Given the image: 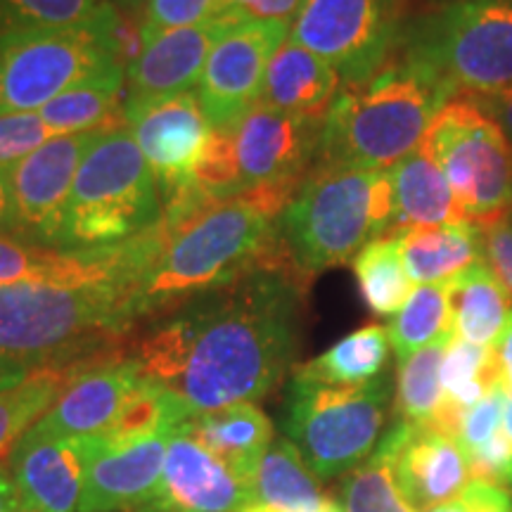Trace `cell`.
<instances>
[{
    "label": "cell",
    "instance_id": "836d02e7",
    "mask_svg": "<svg viewBox=\"0 0 512 512\" xmlns=\"http://www.w3.org/2000/svg\"><path fill=\"white\" fill-rule=\"evenodd\" d=\"M339 503L344 512H415L396 484L392 458L380 448L344 477Z\"/></svg>",
    "mask_w": 512,
    "mask_h": 512
},
{
    "label": "cell",
    "instance_id": "4316f807",
    "mask_svg": "<svg viewBox=\"0 0 512 512\" xmlns=\"http://www.w3.org/2000/svg\"><path fill=\"white\" fill-rule=\"evenodd\" d=\"M453 337L496 347L512 311V297L486 266V261L465 268L448 280Z\"/></svg>",
    "mask_w": 512,
    "mask_h": 512
},
{
    "label": "cell",
    "instance_id": "f6af8a7d",
    "mask_svg": "<svg viewBox=\"0 0 512 512\" xmlns=\"http://www.w3.org/2000/svg\"><path fill=\"white\" fill-rule=\"evenodd\" d=\"M0 233H15V204H12L10 169H0Z\"/></svg>",
    "mask_w": 512,
    "mask_h": 512
},
{
    "label": "cell",
    "instance_id": "44dd1931",
    "mask_svg": "<svg viewBox=\"0 0 512 512\" xmlns=\"http://www.w3.org/2000/svg\"><path fill=\"white\" fill-rule=\"evenodd\" d=\"M171 434L174 430L117 448L102 441L88 470L79 512H128L150 496L162 475Z\"/></svg>",
    "mask_w": 512,
    "mask_h": 512
},
{
    "label": "cell",
    "instance_id": "ffe728a7",
    "mask_svg": "<svg viewBox=\"0 0 512 512\" xmlns=\"http://www.w3.org/2000/svg\"><path fill=\"white\" fill-rule=\"evenodd\" d=\"M230 24V19L214 17L197 27L166 31L147 43L126 72L128 98H157L197 88L211 50Z\"/></svg>",
    "mask_w": 512,
    "mask_h": 512
},
{
    "label": "cell",
    "instance_id": "e0dca14e",
    "mask_svg": "<svg viewBox=\"0 0 512 512\" xmlns=\"http://www.w3.org/2000/svg\"><path fill=\"white\" fill-rule=\"evenodd\" d=\"M377 448L392 458L396 484L415 512L453 501L470 484L463 446L430 425L396 420Z\"/></svg>",
    "mask_w": 512,
    "mask_h": 512
},
{
    "label": "cell",
    "instance_id": "f35d334b",
    "mask_svg": "<svg viewBox=\"0 0 512 512\" xmlns=\"http://www.w3.org/2000/svg\"><path fill=\"white\" fill-rule=\"evenodd\" d=\"M304 0H219V15L230 22L292 24Z\"/></svg>",
    "mask_w": 512,
    "mask_h": 512
},
{
    "label": "cell",
    "instance_id": "8992f818",
    "mask_svg": "<svg viewBox=\"0 0 512 512\" xmlns=\"http://www.w3.org/2000/svg\"><path fill=\"white\" fill-rule=\"evenodd\" d=\"M162 214L155 176L128 126L100 133L76 171L60 249L121 245Z\"/></svg>",
    "mask_w": 512,
    "mask_h": 512
},
{
    "label": "cell",
    "instance_id": "7a4b0ae2",
    "mask_svg": "<svg viewBox=\"0 0 512 512\" xmlns=\"http://www.w3.org/2000/svg\"><path fill=\"white\" fill-rule=\"evenodd\" d=\"M283 256L280 219L259 207L247 190L233 197L185 190L164 204L157 252L140 280V318L162 316Z\"/></svg>",
    "mask_w": 512,
    "mask_h": 512
},
{
    "label": "cell",
    "instance_id": "ab89813d",
    "mask_svg": "<svg viewBox=\"0 0 512 512\" xmlns=\"http://www.w3.org/2000/svg\"><path fill=\"white\" fill-rule=\"evenodd\" d=\"M467 463H470L472 479H486V482L512 491V444L503 430L479 451L470 453Z\"/></svg>",
    "mask_w": 512,
    "mask_h": 512
},
{
    "label": "cell",
    "instance_id": "1f68e13d",
    "mask_svg": "<svg viewBox=\"0 0 512 512\" xmlns=\"http://www.w3.org/2000/svg\"><path fill=\"white\" fill-rule=\"evenodd\" d=\"M387 332L399 363L430 344L453 339L448 283L415 287L403 309L392 318Z\"/></svg>",
    "mask_w": 512,
    "mask_h": 512
},
{
    "label": "cell",
    "instance_id": "ba28073f",
    "mask_svg": "<svg viewBox=\"0 0 512 512\" xmlns=\"http://www.w3.org/2000/svg\"><path fill=\"white\" fill-rule=\"evenodd\" d=\"M114 3L91 22L60 29L0 31V114L41 112L81 81L121 69L112 48Z\"/></svg>",
    "mask_w": 512,
    "mask_h": 512
},
{
    "label": "cell",
    "instance_id": "3957f363",
    "mask_svg": "<svg viewBox=\"0 0 512 512\" xmlns=\"http://www.w3.org/2000/svg\"><path fill=\"white\" fill-rule=\"evenodd\" d=\"M138 285H0V354L36 368L117 361L114 342L140 318Z\"/></svg>",
    "mask_w": 512,
    "mask_h": 512
},
{
    "label": "cell",
    "instance_id": "f1b7e54d",
    "mask_svg": "<svg viewBox=\"0 0 512 512\" xmlns=\"http://www.w3.org/2000/svg\"><path fill=\"white\" fill-rule=\"evenodd\" d=\"M328 498L297 446L287 437L275 439L254 475L252 501L278 508H316Z\"/></svg>",
    "mask_w": 512,
    "mask_h": 512
},
{
    "label": "cell",
    "instance_id": "52a82bcc",
    "mask_svg": "<svg viewBox=\"0 0 512 512\" xmlns=\"http://www.w3.org/2000/svg\"><path fill=\"white\" fill-rule=\"evenodd\" d=\"M456 95L512 86V0H448L403 27L399 48Z\"/></svg>",
    "mask_w": 512,
    "mask_h": 512
},
{
    "label": "cell",
    "instance_id": "f546056e",
    "mask_svg": "<svg viewBox=\"0 0 512 512\" xmlns=\"http://www.w3.org/2000/svg\"><path fill=\"white\" fill-rule=\"evenodd\" d=\"M351 266L363 302L375 316L394 318L415 290V283L403 266L399 240L392 233L363 247Z\"/></svg>",
    "mask_w": 512,
    "mask_h": 512
},
{
    "label": "cell",
    "instance_id": "7bdbcfd3",
    "mask_svg": "<svg viewBox=\"0 0 512 512\" xmlns=\"http://www.w3.org/2000/svg\"><path fill=\"white\" fill-rule=\"evenodd\" d=\"M482 510H484L482 486H479V479H472V482L465 486V491L458 498L434 505V508L425 510V512H482Z\"/></svg>",
    "mask_w": 512,
    "mask_h": 512
},
{
    "label": "cell",
    "instance_id": "ee69618b",
    "mask_svg": "<svg viewBox=\"0 0 512 512\" xmlns=\"http://www.w3.org/2000/svg\"><path fill=\"white\" fill-rule=\"evenodd\" d=\"M36 370L38 368L31 366L27 361H19V358L0 354V394L19 387L22 382H27Z\"/></svg>",
    "mask_w": 512,
    "mask_h": 512
},
{
    "label": "cell",
    "instance_id": "2e32d148",
    "mask_svg": "<svg viewBox=\"0 0 512 512\" xmlns=\"http://www.w3.org/2000/svg\"><path fill=\"white\" fill-rule=\"evenodd\" d=\"M254 484L200 444L183 425L166 446L164 467L150 496L128 512H240Z\"/></svg>",
    "mask_w": 512,
    "mask_h": 512
},
{
    "label": "cell",
    "instance_id": "5b68a950",
    "mask_svg": "<svg viewBox=\"0 0 512 512\" xmlns=\"http://www.w3.org/2000/svg\"><path fill=\"white\" fill-rule=\"evenodd\" d=\"M392 230L389 171L316 164L280 216V240L304 278L349 264Z\"/></svg>",
    "mask_w": 512,
    "mask_h": 512
},
{
    "label": "cell",
    "instance_id": "d6a6232c",
    "mask_svg": "<svg viewBox=\"0 0 512 512\" xmlns=\"http://www.w3.org/2000/svg\"><path fill=\"white\" fill-rule=\"evenodd\" d=\"M448 344L451 339L430 344L399 363L394 399L399 420L411 422V425H430L434 420L441 401H444L441 366H444Z\"/></svg>",
    "mask_w": 512,
    "mask_h": 512
},
{
    "label": "cell",
    "instance_id": "484cf974",
    "mask_svg": "<svg viewBox=\"0 0 512 512\" xmlns=\"http://www.w3.org/2000/svg\"><path fill=\"white\" fill-rule=\"evenodd\" d=\"M126 72H110L81 81L48 102L41 117L57 136L74 133H107L126 124Z\"/></svg>",
    "mask_w": 512,
    "mask_h": 512
},
{
    "label": "cell",
    "instance_id": "6da1fadb",
    "mask_svg": "<svg viewBox=\"0 0 512 512\" xmlns=\"http://www.w3.org/2000/svg\"><path fill=\"white\" fill-rule=\"evenodd\" d=\"M306 280L283 256L162 313L131 356L140 377L190 415L271 394L297 356Z\"/></svg>",
    "mask_w": 512,
    "mask_h": 512
},
{
    "label": "cell",
    "instance_id": "277c9868",
    "mask_svg": "<svg viewBox=\"0 0 512 512\" xmlns=\"http://www.w3.org/2000/svg\"><path fill=\"white\" fill-rule=\"evenodd\" d=\"M453 98L441 76L396 50L368 81L342 86L323 119L318 164L389 171L418 150Z\"/></svg>",
    "mask_w": 512,
    "mask_h": 512
},
{
    "label": "cell",
    "instance_id": "4dcf8cb0",
    "mask_svg": "<svg viewBox=\"0 0 512 512\" xmlns=\"http://www.w3.org/2000/svg\"><path fill=\"white\" fill-rule=\"evenodd\" d=\"M88 368L93 366L38 368L27 382L0 394V456L10 453L17 441L50 411L64 389Z\"/></svg>",
    "mask_w": 512,
    "mask_h": 512
},
{
    "label": "cell",
    "instance_id": "7c38bea8",
    "mask_svg": "<svg viewBox=\"0 0 512 512\" xmlns=\"http://www.w3.org/2000/svg\"><path fill=\"white\" fill-rule=\"evenodd\" d=\"M126 124L155 176L162 207L195 188V166L214 128L195 91L128 98Z\"/></svg>",
    "mask_w": 512,
    "mask_h": 512
},
{
    "label": "cell",
    "instance_id": "c3c4849f",
    "mask_svg": "<svg viewBox=\"0 0 512 512\" xmlns=\"http://www.w3.org/2000/svg\"><path fill=\"white\" fill-rule=\"evenodd\" d=\"M498 349V361H501V373H503V384L508 389V394H512V311L508 318V325H505L501 339L496 344Z\"/></svg>",
    "mask_w": 512,
    "mask_h": 512
},
{
    "label": "cell",
    "instance_id": "e575fe53",
    "mask_svg": "<svg viewBox=\"0 0 512 512\" xmlns=\"http://www.w3.org/2000/svg\"><path fill=\"white\" fill-rule=\"evenodd\" d=\"M105 0H0V31L60 29L91 22Z\"/></svg>",
    "mask_w": 512,
    "mask_h": 512
},
{
    "label": "cell",
    "instance_id": "7402d4cb",
    "mask_svg": "<svg viewBox=\"0 0 512 512\" xmlns=\"http://www.w3.org/2000/svg\"><path fill=\"white\" fill-rule=\"evenodd\" d=\"M342 91V76L318 55L287 38L268 64L261 102L297 117L325 119Z\"/></svg>",
    "mask_w": 512,
    "mask_h": 512
},
{
    "label": "cell",
    "instance_id": "5bb4252c",
    "mask_svg": "<svg viewBox=\"0 0 512 512\" xmlns=\"http://www.w3.org/2000/svg\"><path fill=\"white\" fill-rule=\"evenodd\" d=\"M98 136L100 133L55 136L10 166L17 238L60 249L76 171Z\"/></svg>",
    "mask_w": 512,
    "mask_h": 512
},
{
    "label": "cell",
    "instance_id": "b9f144b4",
    "mask_svg": "<svg viewBox=\"0 0 512 512\" xmlns=\"http://www.w3.org/2000/svg\"><path fill=\"white\" fill-rule=\"evenodd\" d=\"M470 98L501 126L505 138L512 143V86L491 95H470Z\"/></svg>",
    "mask_w": 512,
    "mask_h": 512
},
{
    "label": "cell",
    "instance_id": "bcb514c9",
    "mask_svg": "<svg viewBox=\"0 0 512 512\" xmlns=\"http://www.w3.org/2000/svg\"><path fill=\"white\" fill-rule=\"evenodd\" d=\"M479 486H482V498H484L482 512H512V496L508 489L486 482V479H479Z\"/></svg>",
    "mask_w": 512,
    "mask_h": 512
},
{
    "label": "cell",
    "instance_id": "9c48e42d",
    "mask_svg": "<svg viewBox=\"0 0 512 512\" xmlns=\"http://www.w3.org/2000/svg\"><path fill=\"white\" fill-rule=\"evenodd\" d=\"M392 382L380 375L361 387H328L292 377L283 430L320 482L349 475L373 456L387 422Z\"/></svg>",
    "mask_w": 512,
    "mask_h": 512
},
{
    "label": "cell",
    "instance_id": "74e56055",
    "mask_svg": "<svg viewBox=\"0 0 512 512\" xmlns=\"http://www.w3.org/2000/svg\"><path fill=\"white\" fill-rule=\"evenodd\" d=\"M505 399H508V389H505L503 382H498L486 392V396L477 406H472L465 413L458 434V444L463 446L465 456L479 451V448L489 444L503 430Z\"/></svg>",
    "mask_w": 512,
    "mask_h": 512
},
{
    "label": "cell",
    "instance_id": "603a6c76",
    "mask_svg": "<svg viewBox=\"0 0 512 512\" xmlns=\"http://www.w3.org/2000/svg\"><path fill=\"white\" fill-rule=\"evenodd\" d=\"M183 430L252 484L261 460L275 441L271 418L254 401L192 415L183 422Z\"/></svg>",
    "mask_w": 512,
    "mask_h": 512
},
{
    "label": "cell",
    "instance_id": "d4e9b609",
    "mask_svg": "<svg viewBox=\"0 0 512 512\" xmlns=\"http://www.w3.org/2000/svg\"><path fill=\"white\" fill-rule=\"evenodd\" d=\"M394 190V230L413 226L470 223L444 171L422 147L389 169Z\"/></svg>",
    "mask_w": 512,
    "mask_h": 512
},
{
    "label": "cell",
    "instance_id": "f5cc1de1",
    "mask_svg": "<svg viewBox=\"0 0 512 512\" xmlns=\"http://www.w3.org/2000/svg\"><path fill=\"white\" fill-rule=\"evenodd\" d=\"M19 512H31V510H19Z\"/></svg>",
    "mask_w": 512,
    "mask_h": 512
},
{
    "label": "cell",
    "instance_id": "d590c367",
    "mask_svg": "<svg viewBox=\"0 0 512 512\" xmlns=\"http://www.w3.org/2000/svg\"><path fill=\"white\" fill-rule=\"evenodd\" d=\"M219 15V0H150L143 17V43L147 46L166 31L197 27Z\"/></svg>",
    "mask_w": 512,
    "mask_h": 512
},
{
    "label": "cell",
    "instance_id": "83f0119b",
    "mask_svg": "<svg viewBox=\"0 0 512 512\" xmlns=\"http://www.w3.org/2000/svg\"><path fill=\"white\" fill-rule=\"evenodd\" d=\"M389 332L384 325L370 323L332 344L328 351L294 368L292 377L328 384V387H361L377 380L389 361Z\"/></svg>",
    "mask_w": 512,
    "mask_h": 512
},
{
    "label": "cell",
    "instance_id": "60d3db41",
    "mask_svg": "<svg viewBox=\"0 0 512 512\" xmlns=\"http://www.w3.org/2000/svg\"><path fill=\"white\" fill-rule=\"evenodd\" d=\"M484 261L512 297V214L482 228Z\"/></svg>",
    "mask_w": 512,
    "mask_h": 512
},
{
    "label": "cell",
    "instance_id": "4fadbf2b",
    "mask_svg": "<svg viewBox=\"0 0 512 512\" xmlns=\"http://www.w3.org/2000/svg\"><path fill=\"white\" fill-rule=\"evenodd\" d=\"M290 29L283 22H233L216 41L195 88L211 126L238 124L261 100L268 64Z\"/></svg>",
    "mask_w": 512,
    "mask_h": 512
},
{
    "label": "cell",
    "instance_id": "f907efd6",
    "mask_svg": "<svg viewBox=\"0 0 512 512\" xmlns=\"http://www.w3.org/2000/svg\"><path fill=\"white\" fill-rule=\"evenodd\" d=\"M503 434L508 437V441L512 444V394H508L505 399V411H503Z\"/></svg>",
    "mask_w": 512,
    "mask_h": 512
},
{
    "label": "cell",
    "instance_id": "8d00e7d4",
    "mask_svg": "<svg viewBox=\"0 0 512 512\" xmlns=\"http://www.w3.org/2000/svg\"><path fill=\"white\" fill-rule=\"evenodd\" d=\"M55 136L57 133L43 121L41 112L0 114V169L22 162Z\"/></svg>",
    "mask_w": 512,
    "mask_h": 512
},
{
    "label": "cell",
    "instance_id": "ac0fdd59",
    "mask_svg": "<svg viewBox=\"0 0 512 512\" xmlns=\"http://www.w3.org/2000/svg\"><path fill=\"white\" fill-rule=\"evenodd\" d=\"M100 446V437L34 439L24 434L8 460L22 508L79 512L88 470Z\"/></svg>",
    "mask_w": 512,
    "mask_h": 512
},
{
    "label": "cell",
    "instance_id": "cb8c5ba5",
    "mask_svg": "<svg viewBox=\"0 0 512 512\" xmlns=\"http://www.w3.org/2000/svg\"><path fill=\"white\" fill-rule=\"evenodd\" d=\"M392 235L399 240L403 266L415 285L448 283L484 261L482 228L475 223L399 228Z\"/></svg>",
    "mask_w": 512,
    "mask_h": 512
},
{
    "label": "cell",
    "instance_id": "30bf717a",
    "mask_svg": "<svg viewBox=\"0 0 512 512\" xmlns=\"http://www.w3.org/2000/svg\"><path fill=\"white\" fill-rule=\"evenodd\" d=\"M444 171L465 219L484 228L512 214V143L470 95H456L420 143Z\"/></svg>",
    "mask_w": 512,
    "mask_h": 512
},
{
    "label": "cell",
    "instance_id": "7dc6e473",
    "mask_svg": "<svg viewBox=\"0 0 512 512\" xmlns=\"http://www.w3.org/2000/svg\"><path fill=\"white\" fill-rule=\"evenodd\" d=\"M22 508V501H19L15 479H12V472L8 463H0V512H19Z\"/></svg>",
    "mask_w": 512,
    "mask_h": 512
},
{
    "label": "cell",
    "instance_id": "9a60e30c",
    "mask_svg": "<svg viewBox=\"0 0 512 512\" xmlns=\"http://www.w3.org/2000/svg\"><path fill=\"white\" fill-rule=\"evenodd\" d=\"M242 190L268 183H304L318 164L323 119L297 117L256 102L230 126Z\"/></svg>",
    "mask_w": 512,
    "mask_h": 512
},
{
    "label": "cell",
    "instance_id": "d6986e66",
    "mask_svg": "<svg viewBox=\"0 0 512 512\" xmlns=\"http://www.w3.org/2000/svg\"><path fill=\"white\" fill-rule=\"evenodd\" d=\"M140 384L143 377L133 358H117L88 368L27 434L34 439L100 437L117 422Z\"/></svg>",
    "mask_w": 512,
    "mask_h": 512
},
{
    "label": "cell",
    "instance_id": "681fc988",
    "mask_svg": "<svg viewBox=\"0 0 512 512\" xmlns=\"http://www.w3.org/2000/svg\"><path fill=\"white\" fill-rule=\"evenodd\" d=\"M240 512H344L342 503L337 498H328L323 505H316V508H278V505H266V503H249Z\"/></svg>",
    "mask_w": 512,
    "mask_h": 512
},
{
    "label": "cell",
    "instance_id": "8fae6325",
    "mask_svg": "<svg viewBox=\"0 0 512 512\" xmlns=\"http://www.w3.org/2000/svg\"><path fill=\"white\" fill-rule=\"evenodd\" d=\"M401 34V0H304L290 41L328 62L342 86H356L387 64Z\"/></svg>",
    "mask_w": 512,
    "mask_h": 512
},
{
    "label": "cell",
    "instance_id": "816d5d0a",
    "mask_svg": "<svg viewBox=\"0 0 512 512\" xmlns=\"http://www.w3.org/2000/svg\"><path fill=\"white\" fill-rule=\"evenodd\" d=\"M117 3H121L124 5V8H140V5H147L150 3V0H117Z\"/></svg>",
    "mask_w": 512,
    "mask_h": 512
}]
</instances>
